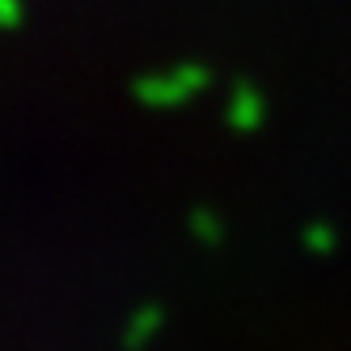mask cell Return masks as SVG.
Returning <instances> with one entry per match:
<instances>
[{
    "label": "cell",
    "mask_w": 351,
    "mask_h": 351,
    "mask_svg": "<svg viewBox=\"0 0 351 351\" xmlns=\"http://www.w3.org/2000/svg\"><path fill=\"white\" fill-rule=\"evenodd\" d=\"M161 330H165V305H157V300H144L140 309H132L128 326H123V347H128V351H144Z\"/></svg>",
    "instance_id": "6da1fadb"
},
{
    "label": "cell",
    "mask_w": 351,
    "mask_h": 351,
    "mask_svg": "<svg viewBox=\"0 0 351 351\" xmlns=\"http://www.w3.org/2000/svg\"><path fill=\"white\" fill-rule=\"evenodd\" d=\"M309 245H313V250H330V245H335V237H330V233H326V229H313V237H309Z\"/></svg>",
    "instance_id": "7a4b0ae2"
}]
</instances>
